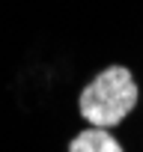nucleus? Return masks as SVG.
Segmentation results:
<instances>
[{
    "label": "nucleus",
    "instance_id": "obj_2",
    "mask_svg": "<svg viewBox=\"0 0 143 152\" xmlns=\"http://www.w3.org/2000/svg\"><path fill=\"white\" fill-rule=\"evenodd\" d=\"M66 152H125V146L110 134V128H96L87 125L84 131H78L69 140Z\"/></svg>",
    "mask_w": 143,
    "mask_h": 152
},
{
    "label": "nucleus",
    "instance_id": "obj_3",
    "mask_svg": "<svg viewBox=\"0 0 143 152\" xmlns=\"http://www.w3.org/2000/svg\"><path fill=\"white\" fill-rule=\"evenodd\" d=\"M140 99H143V96H140Z\"/></svg>",
    "mask_w": 143,
    "mask_h": 152
},
{
    "label": "nucleus",
    "instance_id": "obj_1",
    "mask_svg": "<svg viewBox=\"0 0 143 152\" xmlns=\"http://www.w3.org/2000/svg\"><path fill=\"white\" fill-rule=\"evenodd\" d=\"M137 104H140V84L134 72L122 63H113L96 72L93 81L78 96V113L84 116V122L96 128L122 125Z\"/></svg>",
    "mask_w": 143,
    "mask_h": 152
}]
</instances>
